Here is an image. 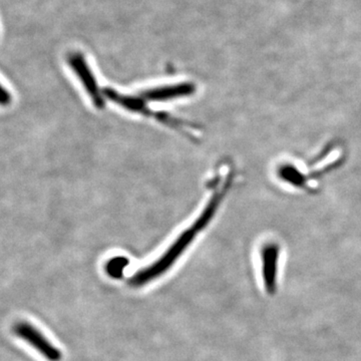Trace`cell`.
<instances>
[{"label":"cell","mask_w":361,"mask_h":361,"mask_svg":"<svg viewBox=\"0 0 361 361\" xmlns=\"http://www.w3.org/2000/svg\"><path fill=\"white\" fill-rule=\"evenodd\" d=\"M129 264V261L125 257H116L109 261L106 264V272L113 278H121L123 276V270Z\"/></svg>","instance_id":"cell-7"},{"label":"cell","mask_w":361,"mask_h":361,"mask_svg":"<svg viewBox=\"0 0 361 361\" xmlns=\"http://www.w3.org/2000/svg\"><path fill=\"white\" fill-rule=\"evenodd\" d=\"M196 87L191 82L160 85L141 92L140 96L147 102H170L192 96Z\"/></svg>","instance_id":"cell-6"},{"label":"cell","mask_w":361,"mask_h":361,"mask_svg":"<svg viewBox=\"0 0 361 361\" xmlns=\"http://www.w3.org/2000/svg\"><path fill=\"white\" fill-rule=\"evenodd\" d=\"M13 330L16 336L30 343L47 360L59 361L61 360L63 355H61V350L52 345L51 342L45 338L44 334L32 325L25 322L18 323Z\"/></svg>","instance_id":"cell-5"},{"label":"cell","mask_w":361,"mask_h":361,"mask_svg":"<svg viewBox=\"0 0 361 361\" xmlns=\"http://www.w3.org/2000/svg\"><path fill=\"white\" fill-rule=\"evenodd\" d=\"M68 65H70L71 70L75 71V75H77L80 82H82L85 92L92 99V104L97 108H104L106 97H104V92H102L99 90L94 73L90 70L84 56L80 54H71L68 58Z\"/></svg>","instance_id":"cell-3"},{"label":"cell","mask_w":361,"mask_h":361,"mask_svg":"<svg viewBox=\"0 0 361 361\" xmlns=\"http://www.w3.org/2000/svg\"><path fill=\"white\" fill-rule=\"evenodd\" d=\"M229 177L226 178L222 184L218 185V187L216 186L215 191L211 195L198 217L184 231L180 232L179 236L171 244L165 253L155 262L140 270L130 278V284L133 287H141L149 283L165 274L179 260L180 256L191 246L197 237L212 222L216 214L219 211L220 206L222 205L223 200L229 191Z\"/></svg>","instance_id":"cell-1"},{"label":"cell","mask_w":361,"mask_h":361,"mask_svg":"<svg viewBox=\"0 0 361 361\" xmlns=\"http://www.w3.org/2000/svg\"><path fill=\"white\" fill-rule=\"evenodd\" d=\"M104 94L106 99H110L114 103L120 106L123 110L130 111V113L137 114L146 116V118H154L161 122L164 125L170 126L172 128H177L179 130H184V123L178 122L176 118H171L170 116L165 114L154 111L147 106L146 99H142L141 96H130L123 92H118L111 87H106L104 90Z\"/></svg>","instance_id":"cell-2"},{"label":"cell","mask_w":361,"mask_h":361,"mask_svg":"<svg viewBox=\"0 0 361 361\" xmlns=\"http://www.w3.org/2000/svg\"><path fill=\"white\" fill-rule=\"evenodd\" d=\"M280 252L281 249L279 244L272 240L266 241L261 246V274L266 291L269 294H274L277 290Z\"/></svg>","instance_id":"cell-4"}]
</instances>
